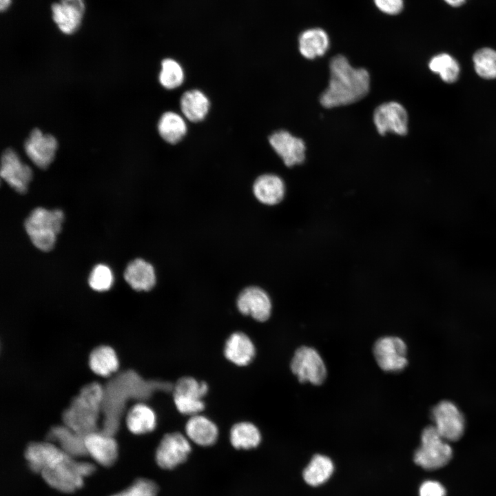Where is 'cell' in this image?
<instances>
[{"label":"cell","mask_w":496,"mask_h":496,"mask_svg":"<svg viewBox=\"0 0 496 496\" xmlns=\"http://www.w3.org/2000/svg\"><path fill=\"white\" fill-rule=\"evenodd\" d=\"M329 73L328 86L320 96V103L324 107L350 105L368 94L370 89L368 71L362 68H353L344 55L331 58Z\"/></svg>","instance_id":"obj_1"},{"label":"cell","mask_w":496,"mask_h":496,"mask_svg":"<svg viewBox=\"0 0 496 496\" xmlns=\"http://www.w3.org/2000/svg\"><path fill=\"white\" fill-rule=\"evenodd\" d=\"M173 387L168 382L146 381L133 371L121 374L110 382L107 390L104 389L102 409H105L107 415L101 431L112 436L116 433L125 399H146L155 391H172Z\"/></svg>","instance_id":"obj_2"},{"label":"cell","mask_w":496,"mask_h":496,"mask_svg":"<svg viewBox=\"0 0 496 496\" xmlns=\"http://www.w3.org/2000/svg\"><path fill=\"white\" fill-rule=\"evenodd\" d=\"M104 398V388L97 382L83 386L62 415L64 425L85 437L97 431Z\"/></svg>","instance_id":"obj_3"},{"label":"cell","mask_w":496,"mask_h":496,"mask_svg":"<svg viewBox=\"0 0 496 496\" xmlns=\"http://www.w3.org/2000/svg\"><path fill=\"white\" fill-rule=\"evenodd\" d=\"M64 214L61 209L37 207L25 220L24 227L32 243L43 251L51 250L61 231Z\"/></svg>","instance_id":"obj_4"},{"label":"cell","mask_w":496,"mask_h":496,"mask_svg":"<svg viewBox=\"0 0 496 496\" xmlns=\"http://www.w3.org/2000/svg\"><path fill=\"white\" fill-rule=\"evenodd\" d=\"M453 449L433 425L424 428L421 444L414 453L415 464L426 470H436L446 466L452 459Z\"/></svg>","instance_id":"obj_5"},{"label":"cell","mask_w":496,"mask_h":496,"mask_svg":"<svg viewBox=\"0 0 496 496\" xmlns=\"http://www.w3.org/2000/svg\"><path fill=\"white\" fill-rule=\"evenodd\" d=\"M172 392L177 410L182 414L192 416L204 410L203 397L208 392V385L203 381L185 376L176 381Z\"/></svg>","instance_id":"obj_6"},{"label":"cell","mask_w":496,"mask_h":496,"mask_svg":"<svg viewBox=\"0 0 496 496\" xmlns=\"http://www.w3.org/2000/svg\"><path fill=\"white\" fill-rule=\"evenodd\" d=\"M433 426L439 434L448 442L459 440L465 431V418L451 401L443 400L437 403L431 411Z\"/></svg>","instance_id":"obj_7"},{"label":"cell","mask_w":496,"mask_h":496,"mask_svg":"<svg viewBox=\"0 0 496 496\" xmlns=\"http://www.w3.org/2000/svg\"><path fill=\"white\" fill-rule=\"evenodd\" d=\"M290 367L300 382L321 384L327 376L325 364L318 352L309 347H300L294 353Z\"/></svg>","instance_id":"obj_8"},{"label":"cell","mask_w":496,"mask_h":496,"mask_svg":"<svg viewBox=\"0 0 496 496\" xmlns=\"http://www.w3.org/2000/svg\"><path fill=\"white\" fill-rule=\"evenodd\" d=\"M373 352L377 364L384 371L398 372L407 366V347L400 338H379L374 344Z\"/></svg>","instance_id":"obj_9"},{"label":"cell","mask_w":496,"mask_h":496,"mask_svg":"<svg viewBox=\"0 0 496 496\" xmlns=\"http://www.w3.org/2000/svg\"><path fill=\"white\" fill-rule=\"evenodd\" d=\"M68 456L63 461L43 469L41 475L51 487L61 492L70 493L81 488L83 477L78 471V462Z\"/></svg>","instance_id":"obj_10"},{"label":"cell","mask_w":496,"mask_h":496,"mask_svg":"<svg viewBox=\"0 0 496 496\" xmlns=\"http://www.w3.org/2000/svg\"><path fill=\"white\" fill-rule=\"evenodd\" d=\"M373 123L378 132L385 135L388 132L400 136L408 132V114L400 103L395 101L384 103L378 106L373 112Z\"/></svg>","instance_id":"obj_11"},{"label":"cell","mask_w":496,"mask_h":496,"mask_svg":"<svg viewBox=\"0 0 496 496\" xmlns=\"http://www.w3.org/2000/svg\"><path fill=\"white\" fill-rule=\"evenodd\" d=\"M192 451L191 444L178 432L165 435L156 451V461L164 469H173L186 461Z\"/></svg>","instance_id":"obj_12"},{"label":"cell","mask_w":496,"mask_h":496,"mask_svg":"<svg viewBox=\"0 0 496 496\" xmlns=\"http://www.w3.org/2000/svg\"><path fill=\"white\" fill-rule=\"evenodd\" d=\"M85 0H59L51 5V16L63 34L71 35L81 27L86 6Z\"/></svg>","instance_id":"obj_13"},{"label":"cell","mask_w":496,"mask_h":496,"mask_svg":"<svg viewBox=\"0 0 496 496\" xmlns=\"http://www.w3.org/2000/svg\"><path fill=\"white\" fill-rule=\"evenodd\" d=\"M1 177L10 187L20 194H24L32 178V171L21 162L18 154L12 149H7L1 156Z\"/></svg>","instance_id":"obj_14"},{"label":"cell","mask_w":496,"mask_h":496,"mask_svg":"<svg viewBox=\"0 0 496 496\" xmlns=\"http://www.w3.org/2000/svg\"><path fill=\"white\" fill-rule=\"evenodd\" d=\"M269 141L287 167H291L304 161L306 145L302 138L280 130L271 134Z\"/></svg>","instance_id":"obj_15"},{"label":"cell","mask_w":496,"mask_h":496,"mask_svg":"<svg viewBox=\"0 0 496 496\" xmlns=\"http://www.w3.org/2000/svg\"><path fill=\"white\" fill-rule=\"evenodd\" d=\"M238 311L243 315L249 316L258 322L269 319L271 311L269 296L258 287H249L243 289L237 298Z\"/></svg>","instance_id":"obj_16"},{"label":"cell","mask_w":496,"mask_h":496,"mask_svg":"<svg viewBox=\"0 0 496 496\" xmlns=\"http://www.w3.org/2000/svg\"><path fill=\"white\" fill-rule=\"evenodd\" d=\"M58 143L50 134H43L39 129L32 131L24 143L27 156L37 167L47 168L54 160Z\"/></svg>","instance_id":"obj_17"},{"label":"cell","mask_w":496,"mask_h":496,"mask_svg":"<svg viewBox=\"0 0 496 496\" xmlns=\"http://www.w3.org/2000/svg\"><path fill=\"white\" fill-rule=\"evenodd\" d=\"M68 456L59 446L51 442L30 443L25 451V457L29 467L36 473H41L43 469L63 461Z\"/></svg>","instance_id":"obj_18"},{"label":"cell","mask_w":496,"mask_h":496,"mask_svg":"<svg viewBox=\"0 0 496 496\" xmlns=\"http://www.w3.org/2000/svg\"><path fill=\"white\" fill-rule=\"evenodd\" d=\"M87 455L97 463L110 466L118 456V445L112 435L97 431L84 437Z\"/></svg>","instance_id":"obj_19"},{"label":"cell","mask_w":496,"mask_h":496,"mask_svg":"<svg viewBox=\"0 0 496 496\" xmlns=\"http://www.w3.org/2000/svg\"><path fill=\"white\" fill-rule=\"evenodd\" d=\"M223 353L229 361L237 366H244L253 360L256 349L247 335L238 331L233 333L227 338Z\"/></svg>","instance_id":"obj_20"},{"label":"cell","mask_w":496,"mask_h":496,"mask_svg":"<svg viewBox=\"0 0 496 496\" xmlns=\"http://www.w3.org/2000/svg\"><path fill=\"white\" fill-rule=\"evenodd\" d=\"M124 278L135 291H148L156 284V273L154 267L141 258L131 261L124 272Z\"/></svg>","instance_id":"obj_21"},{"label":"cell","mask_w":496,"mask_h":496,"mask_svg":"<svg viewBox=\"0 0 496 496\" xmlns=\"http://www.w3.org/2000/svg\"><path fill=\"white\" fill-rule=\"evenodd\" d=\"M253 192L255 197L261 203L273 205L283 199L285 185L278 176L267 174L256 179L253 185Z\"/></svg>","instance_id":"obj_22"},{"label":"cell","mask_w":496,"mask_h":496,"mask_svg":"<svg viewBox=\"0 0 496 496\" xmlns=\"http://www.w3.org/2000/svg\"><path fill=\"white\" fill-rule=\"evenodd\" d=\"M188 438L198 445H213L218 437V428L208 417L200 414L190 417L185 424Z\"/></svg>","instance_id":"obj_23"},{"label":"cell","mask_w":496,"mask_h":496,"mask_svg":"<svg viewBox=\"0 0 496 496\" xmlns=\"http://www.w3.org/2000/svg\"><path fill=\"white\" fill-rule=\"evenodd\" d=\"M329 44L328 34L319 28L306 30L298 38L299 51L307 59L323 56L328 50Z\"/></svg>","instance_id":"obj_24"},{"label":"cell","mask_w":496,"mask_h":496,"mask_svg":"<svg viewBox=\"0 0 496 496\" xmlns=\"http://www.w3.org/2000/svg\"><path fill=\"white\" fill-rule=\"evenodd\" d=\"M47 439L49 442H57L59 447L72 457L87 455L84 437L65 425L52 427L47 435Z\"/></svg>","instance_id":"obj_25"},{"label":"cell","mask_w":496,"mask_h":496,"mask_svg":"<svg viewBox=\"0 0 496 496\" xmlns=\"http://www.w3.org/2000/svg\"><path fill=\"white\" fill-rule=\"evenodd\" d=\"M180 106L186 118L191 122L198 123L204 120L207 115L210 102L205 94L194 89L183 93L180 100Z\"/></svg>","instance_id":"obj_26"},{"label":"cell","mask_w":496,"mask_h":496,"mask_svg":"<svg viewBox=\"0 0 496 496\" xmlns=\"http://www.w3.org/2000/svg\"><path fill=\"white\" fill-rule=\"evenodd\" d=\"M126 424L128 429L134 434L149 433L156 426V413L145 404H136L127 414Z\"/></svg>","instance_id":"obj_27"},{"label":"cell","mask_w":496,"mask_h":496,"mask_svg":"<svg viewBox=\"0 0 496 496\" xmlns=\"http://www.w3.org/2000/svg\"><path fill=\"white\" fill-rule=\"evenodd\" d=\"M158 131L165 141L170 144H176L185 136L187 127L180 115L169 111L161 116L158 123Z\"/></svg>","instance_id":"obj_28"},{"label":"cell","mask_w":496,"mask_h":496,"mask_svg":"<svg viewBox=\"0 0 496 496\" xmlns=\"http://www.w3.org/2000/svg\"><path fill=\"white\" fill-rule=\"evenodd\" d=\"M91 370L99 375L107 377L116 371L118 360L114 350L109 346L95 348L89 357Z\"/></svg>","instance_id":"obj_29"},{"label":"cell","mask_w":496,"mask_h":496,"mask_svg":"<svg viewBox=\"0 0 496 496\" xmlns=\"http://www.w3.org/2000/svg\"><path fill=\"white\" fill-rule=\"evenodd\" d=\"M231 445L236 449H251L257 447L261 441V434L257 426L249 422L235 424L230 430Z\"/></svg>","instance_id":"obj_30"},{"label":"cell","mask_w":496,"mask_h":496,"mask_svg":"<svg viewBox=\"0 0 496 496\" xmlns=\"http://www.w3.org/2000/svg\"><path fill=\"white\" fill-rule=\"evenodd\" d=\"M333 471V462L328 457L316 455L304 470L303 477L308 484L316 486L324 483Z\"/></svg>","instance_id":"obj_31"},{"label":"cell","mask_w":496,"mask_h":496,"mask_svg":"<svg viewBox=\"0 0 496 496\" xmlns=\"http://www.w3.org/2000/svg\"><path fill=\"white\" fill-rule=\"evenodd\" d=\"M431 72L437 74L447 83H455L459 78L460 67L458 61L451 54L440 53L433 56L428 62Z\"/></svg>","instance_id":"obj_32"},{"label":"cell","mask_w":496,"mask_h":496,"mask_svg":"<svg viewBox=\"0 0 496 496\" xmlns=\"http://www.w3.org/2000/svg\"><path fill=\"white\" fill-rule=\"evenodd\" d=\"M474 69L480 77L496 79V50L483 48L477 50L473 56Z\"/></svg>","instance_id":"obj_33"},{"label":"cell","mask_w":496,"mask_h":496,"mask_svg":"<svg viewBox=\"0 0 496 496\" xmlns=\"http://www.w3.org/2000/svg\"><path fill=\"white\" fill-rule=\"evenodd\" d=\"M184 71L178 62L172 59H165L161 62L159 82L163 87L173 90L180 86L184 81Z\"/></svg>","instance_id":"obj_34"},{"label":"cell","mask_w":496,"mask_h":496,"mask_svg":"<svg viewBox=\"0 0 496 496\" xmlns=\"http://www.w3.org/2000/svg\"><path fill=\"white\" fill-rule=\"evenodd\" d=\"M114 282V275L111 269L103 264L96 265L92 270L88 283L94 291L103 292L109 290Z\"/></svg>","instance_id":"obj_35"},{"label":"cell","mask_w":496,"mask_h":496,"mask_svg":"<svg viewBox=\"0 0 496 496\" xmlns=\"http://www.w3.org/2000/svg\"><path fill=\"white\" fill-rule=\"evenodd\" d=\"M157 485L152 480L137 479L129 488L111 496H156Z\"/></svg>","instance_id":"obj_36"},{"label":"cell","mask_w":496,"mask_h":496,"mask_svg":"<svg viewBox=\"0 0 496 496\" xmlns=\"http://www.w3.org/2000/svg\"><path fill=\"white\" fill-rule=\"evenodd\" d=\"M373 1L381 12L389 15L400 13L404 8V0H373Z\"/></svg>","instance_id":"obj_37"},{"label":"cell","mask_w":496,"mask_h":496,"mask_svg":"<svg viewBox=\"0 0 496 496\" xmlns=\"http://www.w3.org/2000/svg\"><path fill=\"white\" fill-rule=\"evenodd\" d=\"M419 494L420 496H446V489L437 481L426 480L421 484Z\"/></svg>","instance_id":"obj_38"},{"label":"cell","mask_w":496,"mask_h":496,"mask_svg":"<svg viewBox=\"0 0 496 496\" xmlns=\"http://www.w3.org/2000/svg\"><path fill=\"white\" fill-rule=\"evenodd\" d=\"M95 469V466L90 462H78V471L83 477L92 474Z\"/></svg>","instance_id":"obj_39"},{"label":"cell","mask_w":496,"mask_h":496,"mask_svg":"<svg viewBox=\"0 0 496 496\" xmlns=\"http://www.w3.org/2000/svg\"><path fill=\"white\" fill-rule=\"evenodd\" d=\"M450 6L457 8L464 5L467 0H443Z\"/></svg>","instance_id":"obj_40"},{"label":"cell","mask_w":496,"mask_h":496,"mask_svg":"<svg viewBox=\"0 0 496 496\" xmlns=\"http://www.w3.org/2000/svg\"><path fill=\"white\" fill-rule=\"evenodd\" d=\"M12 0H0V9L1 12L7 11L11 6Z\"/></svg>","instance_id":"obj_41"}]
</instances>
